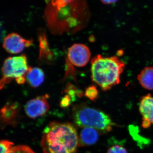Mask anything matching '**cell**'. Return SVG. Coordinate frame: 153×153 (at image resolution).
Instances as JSON below:
<instances>
[{"label": "cell", "instance_id": "1", "mask_svg": "<svg viewBox=\"0 0 153 153\" xmlns=\"http://www.w3.org/2000/svg\"><path fill=\"white\" fill-rule=\"evenodd\" d=\"M41 144L44 153H76V129L69 123L52 122L44 128Z\"/></svg>", "mask_w": 153, "mask_h": 153}, {"label": "cell", "instance_id": "2", "mask_svg": "<svg viewBox=\"0 0 153 153\" xmlns=\"http://www.w3.org/2000/svg\"><path fill=\"white\" fill-rule=\"evenodd\" d=\"M91 64V79L103 91L119 84L121 75L126 67L124 62L115 56L98 55L92 58Z\"/></svg>", "mask_w": 153, "mask_h": 153}, {"label": "cell", "instance_id": "3", "mask_svg": "<svg viewBox=\"0 0 153 153\" xmlns=\"http://www.w3.org/2000/svg\"><path fill=\"white\" fill-rule=\"evenodd\" d=\"M72 112L73 121L79 127L91 128L102 133L111 131L113 127L117 126L108 115L85 103L75 105Z\"/></svg>", "mask_w": 153, "mask_h": 153}, {"label": "cell", "instance_id": "4", "mask_svg": "<svg viewBox=\"0 0 153 153\" xmlns=\"http://www.w3.org/2000/svg\"><path fill=\"white\" fill-rule=\"evenodd\" d=\"M27 57L25 55L8 57L4 60L2 68L3 76L1 81V88L11 82L26 78L29 69Z\"/></svg>", "mask_w": 153, "mask_h": 153}, {"label": "cell", "instance_id": "5", "mask_svg": "<svg viewBox=\"0 0 153 153\" xmlns=\"http://www.w3.org/2000/svg\"><path fill=\"white\" fill-rule=\"evenodd\" d=\"M68 59L70 63L77 67L87 65L91 57L90 49L83 44H73L68 49Z\"/></svg>", "mask_w": 153, "mask_h": 153}, {"label": "cell", "instance_id": "6", "mask_svg": "<svg viewBox=\"0 0 153 153\" xmlns=\"http://www.w3.org/2000/svg\"><path fill=\"white\" fill-rule=\"evenodd\" d=\"M33 42V40L25 39L17 33H11L4 39L3 47L10 54H19L30 47Z\"/></svg>", "mask_w": 153, "mask_h": 153}, {"label": "cell", "instance_id": "7", "mask_svg": "<svg viewBox=\"0 0 153 153\" xmlns=\"http://www.w3.org/2000/svg\"><path fill=\"white\" fill-rule=\"evenodd\" d=\"M49 108L46 96H40L31 100L26 103L25 111L29 117L35 119L46 114Z\"/></svg>", "mask_w": 153, "mask_h": 153}, {"label": "cell", "instance_id": "8", "mask_svg": "<svg viewBox=\"0 0 153 153\" xmlns=\"http://www.w3.org/2000/svg\"><path fill=\"white\" fill-rule=\"evenodd\" d=\"M139 110L143 117L142 126L144 128H149L153 124V97L150 94L140 98Z\"/></svg>", "mask_w": 153, "mask_h": 153}, {"label": "cell", "instance_id": "9", "mask_svg": "<svg viewBox=\"0 0 153 153\" xmlns=\"http://www.w3.org/2000/svg\"><path fill=\"white\" fill-rule=\"evenodd\" d=\"M101 132L91 128H84L78 136V147L88 146L97 142Z\"/></svg>", "mask_w": 153, "mask_h": 153}, {"label": "cell", "instance_id": "10", "mask_svg": "<svg viewBox=\"0 0 153 153\" xmlns=\"http://www.w3.org/2000/svg\"><path fill=\"white\" fill-rule=\"evenodd\" d=\"M20 109L17 102H7L1 110V119L3 125L11 124L14 123Z\"/></svg>", "mask_w": 153, "mask_h": 153}, {"label": "cell", "instance_id": "11", "mask_svg": "<svg viewBox=\"0 0 153 153\" xmlns=\"http://www.w3.org/2000/svg\"><path fill=\"white\" fill-rule=\"evenodd\" d=\"M45 75L44 71L38 67H29L26 74V80L32 87H39L44 82Z\"/></svg>", "mask_w": 153, "mask_h": 153}, {"label": "cell", "instance_id": "12", "mask_svg": "<svg viewBox=\"0 0 153 153\" xmlns=\"http://www.w3.org/2000/svg\"><path fill=\"white\" fill-rule=\"evenodd\" d=\"M140 85L145 89L153 90V67H145L137 77Z\"/></svg>", "mask_w": 153, "mask_h": 153}, {"label": "cell", "instance_id": "13", "mask_svg": "<svg viewBox=\"0 0 153 153\" xmlns=\"http://www.w3.org/2000/svg\"><path fill=\"white\" fill-rule=\"evenodd\" d=\"M38 38L40 47L39 58L41 60H51L53 54L49 49L46 34L44 32L40 31L38 34Z\"/></svg>", "mask_w": 153, "mask_h": 153}, {"label": "cell", "instance_id": "14", "mask_svg": "<svg viewBox=\"0 0 153 153\" xmlns=\"http://www.w3.org/2000/svg\"><path fill=\"white\" fill-rule=\"evenodd\" d=\"M129 131L134 139L138 143L140 146L143 145H143L147 144L148 143H149V140H147V139L141 136H140L138 133V129L137 126H129Z\"/></svg>", "mask_w": 153, "mask_h": 153}, {"label": "cell", "instance_id": "15", "mask_svg": "<svg viewBox=\"0 0 153 153\" xmlns=\"http://www.w3.org/2000/svg\"><path fill=\"white\" fill-rule=\"evenodd\" d=\"M85 95L91 101H95L98 98V91L94 85H91L85 90Z\"/></svg>", "mask_w": 153, "mask_h": 153}, {"label": "cell", "instance_id": "16", "mask_svg": "<svg viewBox=\"0 0 153 153\" xmlns=\"http://www.w3.org/2000/svg\"><path fill=\"white\" fill-rule=\"evenodd\" d=\"M9 153H36L29 146L25 145H19L12 148Z\"/></svg>", "mask_w": 153, "mask_h": 153}, {"label": "cell", "instance_id": "17", "mask_svg": "<svg viewBox=\"0 0 153 153\" xmlns=\"http://www.w3.org/2000/svg\"><path fill=\"white\" fill-rule=\"evenodd\" d=\"M13 143L7 140H1L0 143L1 153H9L13 148Z\"/></svg>", "mask_w": 153, "mask_h": 153}, {"label": "cell", "instance_id": "18", "mask_svg": "<svg viewBox=\"0 0 153 153\" xmlns=\"http://www.w3.org/2000/svg\"><path fill=\"white\" fill-rule=\"evenodd\" d=\"M53 7L60 10L61 8L64 7L68 4L70 3L73 0H49Z\"/></svg>", "mask_w": 153, "mask_h": 153}, {"label": "cell", "instance_id": "19", "mask_svg": "<svg viewBox=\"0 0 153 153\" xmlns=\"http://www.w3.org/2000/svg\"><path fill=\"white\" fill-rule=\"evenodd\" d=\"M107 153H128V152L123 146L117 144L110 147Z\"/></svg>", "mask_w": 153, "mask_h": 153}, {"label": "cell", "instance_id": "20", "mask_svg": "<svg viewBox=\"0 0 153 153\" xmlns=\"http://www.w3.org/2000/svg\"><path fill=\"white\" fill-rule=\"evenodd\" d=\"M65 91L67 94V95L71 97V99H74V97L77 93V91L75 87L71 84H68L67 85Z\"/></svg>", "mask_w": 153, "mask_h": 153}, {"label": "cell", "instance_id": "21", "mask_svg": "<svg viewBox=\"0 0 153 153\" xmlns=\"http://www.w3.org/2000/svg\"><path fill=\"white\" fill-rule=\"evenodd\" d=\"M71 100L72 99L67 94L64 96L63 98L61 99L60 102V106L62 108L67 107L71 104Z\"/></svg>", "mask_w": 153, "mask_h": 153}, {"label": "cell", "instance_id": "22", "mask_svg": "<svg viewBox=\"0 0 153 153\" xmlns=\"http://www.w3.org/2000/svg\"><path fill=\"white\" fill-rule=\"evenodd\" d=\"M100 1L105 4H111L117 2L118 0H100Z\"/></svg>", "mask_w": 153, "mask_h": 153}]
</instances>
